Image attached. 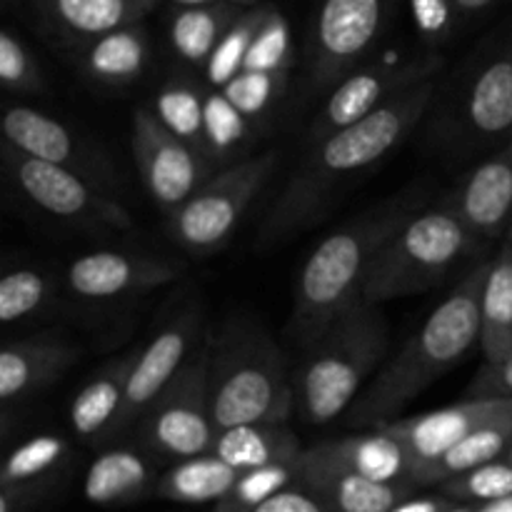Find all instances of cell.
Here are the masks:
<instances>
[{
  "instance_id": "obj_1",
  "label": "cell",
  "mask_w": 512,
  "mask_h": 512,
  "mask_svg": "<svg viewBox=\"0 0 512 512\" xmlns=\"http://www.w3.org/2000/svg\"><path fill=\"white\" fill-rule=\"evenodd\" d=\"M438 80H425L385 103L360 123L323 135L313 145L265 218L260 240L275 243L305 228L325 208L335 190L353 175L378 165L428 113Z\"/></svg>"
},
{
  "instance_id": "obj_2",
  "label": "cell",
  "mask_w": 512,
  "mask_h": 512,
  "mask_svg": "<svg viewBox=\"0 0 512 512\" xmlns=\"http://www.w3.org/2000/svg\"><path fill=\"white\" fill-rule=\"evenodd\" d=\"M488 263L475 268L463 283L430 313L423 328L403 345L398 355L378 373L348 413L358 428H385L420 398L440 375L460 363L480 343V295Z\"/></svg>"
},
{
  "instance_id": "obj_3",
  "label": "cell",
  "mask_w": 512,
  "mask_h": 512,
  "mask_svg": "<svg viewBox=\"0 0 512 512\" xmlns=\"http://www.w3.org/2000/svg\"><path fill=\"white\" fill-rule=\"evenodd\" d=\"M413 215L415 200H395L350 220L310 253L295 283L288 323L300 348H310L363 300L375 260Z\"/></svg>"
},
{
  "instance_id": "obj_4",
  "label": "cell",
  "mask_w": 512,
  "mask_h": 512,
  "mask_svg": "<svg viewBox=\"0 0 512 512\" xmlns=\"http://www.w3.org/2000/svg\"><path fill=\"white\" fill-rule=\"evenodd\" d=\"M388 338L380 305L360 300L305 348L293 375L295 410L310 425H325L353 408L363 383L383 363Z\"/></svg>"
},
{
  "instance_id": "obj_5",
  "label": "cell",
  "mask_w": 512,
  "mask_h": 512,
  "mask_svg": "<svg viewBox=\"0 0 512 512\" xmlns=\"http://www.w3.org/2000/svg\"><path fill=\"white\" fill-rule=\"evenodd\" d=\"M210 345V405L218 433L250 423H288L295 385L278 345L250 323H233Z\"/></svg>"
},
{
  "instance_id": "obj_6",
  "label": "cell",
  "mask_w": 512,
  "mask_h": 512,
  "mask_svg": "<svg viewBox=\"0 0 512 512\" xmlns=\"http://www.w3.org/2000/svg\"><path fill=\"white\" fill-rule=\"evenodd\" d=\"M475 243L478 238L445 205L415 213L375 260L363 300L380 305L435 288Z\"/></svg>"
},
{
  "instance_id": "obj_7",
  "label": "cell",
  "mask_w": 512,
  "mask_h": 512,
  "mask_svg": "<svg viewBox=\"0 0 512 512\" xmlns=\"http://www.w3.org/2000/svg\"><path fill=\"white\" fill-rule=\"evenodd\" d=\"M210 353V343L193 350L173 383L140 418L143 445L155 458L180 463L213 450L218 425L210 405Z\"/></svg>"
},
{
  "instance_id": "obj_8",
  "label": "cell",
  "mask_w": 512,
  "mask_h": 512,
  "mask_svg": "<svg viewBox=\"0 0 512 512\" xmlns=\"http://www.w3.org/2000/svg\"><path fill=\"white\" fill-rule=\"evenodd\" d=\"M275 163L278 153L270 150L205 180L193 198L170 213V233L175 243L193 255H208L223 248L253 205L255 195L273 175Z\"/></svg>"
},
{
  "instance_id": "obj_9",
  "label": "cell",
  "mask_w": 512,
  "mask_h": 512,
  "mask_svg": "<svg viewBox=\"0 0 512 512\" xmlns=\"http://www.w3.org/2000/svg\"><path fill=\"white\" fill-rule=\"evenodd\" d=\"M3 158L18 188L45 213L73 223L98 225V228H133V218L125 205L115 200V195L85 180L83 175L30 158L8 143H3Z\"/></svg>"
},
{
  "instance_id": "obj_10",
  "label": "cell",
  "mask_w": 512,
  "mask_h": 512,
  "mask_svg": "<svg viewBox=\"0 0 512 512\" xmlns=\"http://www.w3.org/2000/svg\"><path fill=\"white\" fill-rule=\"evenodd\" d=\"M390 0H323L310 38V75L335 88L358 70L388 23Z\"/></svg>"
},
{
  "instance_id": "obj_11",
  "label": "cell",
  "mask_w": 512,
  "mask_h": 512,
  "mask_svg": "<svg viewBox=\"0 0 512 512\" xmlns=\"http://www.w3.org/2000/svg\"><path fill=\"white\" fill-rule=\"evenodd\" d=\"M130 145L145 190L168 215L208 180V155L170 133L153 110H135Z\"/></svg>"
},
{
  "instance_id": "obj_12",
  "label": "cell",
  "mask_w": 512,
  "mask_h": 512,
  "mask_svg": "<svg viewBox=\"0 0 512 512\" xmlns=\"http://www.w3.org/2000/svg\"><path fill=\"white\" fill-rule=\"evenodd\" d=\"M3 143L13 145L30 158L73 170L110 195L120 188L113 160L103 150L78 138L63 120L38 108L10 105L3 115Z\"/></svg>"
},
{
  "instance_id": "obj_13",
  "label": "cell",
  "mask_w": 512,
  "mask_h": 512,
  "mask_svg": "<svg viewBox=\"0 0 512 512\" xmlns=\"http://www.w3.org/2000/svg\"><path fill=\"white\" fill-rule=\"evenodd\" d=\"M440 65L443 63L435 55H428V58L418 55L410 60H383V63L358 68L333 88L328 103L323 105L315 120V133L323 138L335 130L360 123L405 90L438 78Z\"/></svg>"
},
{
  "instance_id": "obj_14",
  "label": "cell",
  "mask_w": 512,
  "mask_h": 512,
  "mask_svg": "<svg viewBox=\"0 0 512 512\" xmlns=\"http://www.w3.org/2000/svg\"><path fill=\"white\" fill-rule=\"evenodd\" d=\"M180 273L183 265L178 260L125 250H95L70 263L65 283L75 298L103 303L158 290L178 280Z\"/></svg>"
},
{
  "instance_id": "obj_15",
  "label": "cell",
  "mask_w": 512,
  "mask_h": 512,
  "mask_svg": "<svg viewBox=\"0 0 512 512\" xmlns=\"http://www.w3.org/2000/svg\"><path fill=\"white\" fill-rule=\"evenodd\" d=\"M512 418V400H463L450 408L433 410V413L415 415V418L395 420L385 425L390 435L408 448L413 458V480L418 485L420 475L438 463L448 450L463 443L475 430L493 425L498 420Z\"/></svg>"
},
{
  "instance_id": "obj_16",
  "label": "cell",
  "mask_w": 512,
  "mask_h": 512,
  "mask_svg": "<svg viewBox=\"0 0 512 512\" xmlns=\"http://www.w3.org/2000/svg\"><path fill=\"white\" fill-rule=\"evenodd\" d=\"M198 330L200 315L195 310H183L170 323H165L148 345L138 350V358H135L133 370H130L128 395H125L118 435L125 433L130 425L140 423L145 410L160 398V393L183 370V365L193 355Z\"/></svg>"
},
{
  "instance_id": "obj_17",
  "label": "cell",
  "mask_w": 512,
  "mask_h": 512,
  "mask_svg": "<svg viewBox=\"0 0 512 512\" xmlns=\"http://www.w3.org/2000/svg\"><path fill=\"white\" fill-rule=\"evenodd\" d=\"M295 485L330 512H390L413 498V485L375 483L325 453L323 445L303 450L295 463Z\"/></svg>"
},
{
  "instance_id": "obj_18",
  "label": "cell",
  "mask_w": 512,
  "mask_h": 512,
  "mask_svg": "<svg viewBox=\"0 0 512 512\" xmlns=\"http://www.w3.org/2000/svg\"><path fill=\"white\" fill-rule=\"evenodd\" d=\"M443 205L478 240L498 235L512 218L510 155L503 153L470 170Z\"/></svg>"
},
{
  "instance_id": "obj_19",
  "label": "cell",
  "mask_w": 512,
  "mask_h": 512,
  "mask_svg": "<svg viewBox=\"0 0 512 512\" xmlns=\"http://www.w3.org/2000/svg\"><path fill=\"white\" fill-rule=\"evenodd\" d=\"M78 353L73 343L53 335L8 343L0 353V400L20 403L45 390L78 360Z\"/></svg>"
},
{
  "instance_id": "obj_20",
  "label": "cell",
  "mask_w": 512,
  "mask_h": 512,
  "mask_svg": "<svg viewBox=\"0 0 512 512\" xmlns=\"http://www.w3.org/2000/svg\"><path fill=\"white\" fill-rule=\"evenodd\" d=\"M135 358H138V350L120 355L75 395L73 405H70V425L80 440L98 445L118 438V425L123 418Z\"/></svg>"
},
{
  "instance_id": "obj_21",
  "label": "cell",
  "mask_w": 512,
  "mask_h": 512,
  "mask_svg": "<svg viewBox=\"0 0 512 512\" xmlns=\"http://www.w3.org/2000/svg\"><path fill=\"white\" fill-rule=\"evenodd\" d=\"M160 0H40L43 18L53 30L75 43L138 25Z\"/></svg>"
},
{
  "instance_id": "obj_22",
  "label": "cell",
  "mask_w": 512,
  "mask_h": 512,
  "mask_svg": "<svg viewBox=\"0 0 512 512\" xmlns=\"http://www.w3.org/2000/svg\"><path fill=\"white\" fill-rule=\"evenodd\" d=\"M158 470L148 453L113 448L100 453L85 473V500L98 508H115L145 498L158 488Z\"/></svg>"
},
{
  "instance_id": "obj_23",
  "label": "cell",
  "mask_w": 512,
  "mask_h": 512,
  "mask_svg": "<svg viewBox=\"0 0 512 512\" xmlns=\"http://www.w3.org/2000/svg\"><path fill=\"white\" fill-rule=\"evenodd\" d=\"M65 460L68 443L58 435H35L18 445L0 473V512H23Z\"/></svg>"
},
{
  "instance_id": "obj_24",
  "label": "cell",
  "mask_w": 512,
  "mask_h": 512,
  "mask_svg": "<svg viewBox=\"0 0 512 512\" xmlns=\"http://www.w3.org/2000/svg\"><path fill=\"white\" fill-rule=\"evenodd\" d=\"M210 453L238 473H250L268 465H295L303 448L285 423H250L220 430Z\"/></svg>"
},
{
  "instance_id": "obj_25",
  "label": "cell",
  "mask_w": 512,
  "mask_h": 512,
  "mask_svg": "<svg viewBox=\"0 0 512 512\" xmlns=\"http://www.w3.org/2000/svg\"><path fill=\"white\" fill-rule=\"evenodd\" d=\"M320 445L338 463L355 470L363 478L375 480V483L415 485V465L408 448L385 428H375L373 433L350 435V438L328 440V443Z\"/></svg>"
},
{
  "instance_id": "obj_26",
  "label": "cell",
  "mask_w": 512,
  "mask_h": 512,
  "mask_svg": "<svg viewBox=\"0 0 512 512\" xmlns=\"http://www.w3.org/2000/svg\"><path fill=\"white\" fill-rule=\"evenodd\" d=\"M470 128L483 138L512 130V38L495 50L473 78L465 100Z\"/></svg>"
},
{
  "instance_id": "obj_27",
  "label": "cell",
  "mask_w": 512,
  "mask_h": 512,
  "mask_svg": "<svg viewBox=\"0 0 512 512\" xmlns=\"http://www.w3.org/2000/svg\"><path fill=\"white\" fill-rule=\"evenodd\" d=\"M150 60L148 35L140 25L120 28L83 45L80 65L93 80L103 85H130L143 75Z\"/></svg>"
},
{
  "instance_id": "obj_28",
  "label": "cell",
  "mask_w": 512,
  "mask_h": 512,
  "mask_svg": "<svg viewBox=\"0 0 512 512\" xmlns=\"http://www.w3.org/2000/svg\"><path fill=\"white\" fill-rule=\"evenodd\" d=\"M480 348L485 363L512 355V248L508 243L488 263L480 295Z\"/></svg>"
},
{
  "instance_id": "obj_29",
  "label": "cell",
  "mask_w": 512,
  "mask_h": 512,
  "mask_svg": "<svg viewBox=\"0 0 512 512\" xmlns=\"http://www.w3.org/2000/svg\"><path fill=\"white\" fill-rule=\"evenodd\" d=\"M243 473L230 468L213 453L200 458L180 460L165 475H160L155 493L163 500L180 505H205L220 503L233 490Z\"/></svg>"
},
{
  "instance_id": "obj_30",
  "label": "cell",
  "mask_w": 512,
  "mask_h": 512,
  "mask_svg": "<svg viewBox=\"0 0 512 512\" xmlns=\"http://www.w3.org/2000/svg\"><path fill=\"white\" fill-rule=\"evenodd\" d=\"M240 15H243V10L228 0L180 8L170 23V43L183 60L205 65Z\"/></svg>"
},
{
  "instance_id": "obj_31",
  "label": "cell",
  "mask_w": 512,
  "mask_h": 512,
  "mask_svg": "<svg viewBox=\"0 0 512 512\" xmlns=\"http://www.w3.org/2000/svg\"><path fill=\"white\" fill-rule=\"evenodd\" d=\"M512 445V418L498 420L493 425L475 430L470 438L455 445L453 450L443 455L435 465H430L423 475H420L418 485H435L448 483V480L460 478V475L470 473V470L480 468V465L495 463L505 448Z\"/></svg>"
},
{
  "instance_id": "obj_32",
  "label": "cell",
  "mask_w": 512,
  "mask_h": 512,
  "mask_svg": "<svg viewBox=\"0 0 512 512\" xmlns=\"http://www.w3.org/2000/svg\"><path fill=\"white\" fill-rule=\"evenodd\" d=\"M273 5H255V8L243 10L238 20H235L233 28L223 35V40L218 43L215 53L210 55V60L205 63V75H208V83L215 88H223L238 73H243L245 58L250 53V45H253L255 35L263 28L265 18L270 15Z\"/></svg>"
},
{
  "instance_id": "obj_33",
  "label": "cell",
  "mask_w": 512,
  "mask_h": 512,
  "mask_svg": "<svg viewBox=\"0 0 512 512\" xmlns=\"http://www.w3.org/2000/svg\"><path fill=\"white\" fill-rule=\"evenodd\" d=\"M153 113L165 128L193 148L203 150V120H205V98L188 83L163 85L155 95Z\"/></svg>"
},
{
  "instance_id": "obj_34",
  "label": "cell",
  "mask_w": 512,
  "mask_h": 512,
  "mask_svg": "<svg viewBox=\"0 0 512 512\" xmlns=\"http://www.w3.org/2000/svg\"><path fill=\"white\" fill-rule=\"evenodd\" d=\"M250 120L220 90L205 95L203 148L208 160H225L248 140Z\"/></svg>"
},
{
  "instance_id": "obj_35",
  "label": "cell",
  "mask_w": 512,
  "mask_h": 512,
  "mask_svg": "<svg viewBox=\"0 0 512 512\" xmlns=\"http://www.w3.org/2000/svg\"><path fill=\"white\" fill-rule=\"evenodd\" d=\"M295 485V465H268L250 470L238 478L228 495L213 505L210 512H253L270 498Z\"/></svg>"
},
{
  "instance_id": "obj_36",
  "label": "cell",
  "mask_w": 512,
  "mask_h": 512,
  "mask_svg": "<svg viewBox=\"0 0 512 512\" xmlns=\"http://www.w3.org/2000/svg\"><path fill=\"white\" fill-rule=\"evenodd\" d=\"M53 295V280L40 270L20 268L0 280V320L18 323L43 308Z\"/></svg>"
},
{
  "instance_id": "obj_37",
  "label": "cell",
  "mask_w": 512,
  "mask_h": 512,
  "mask_svg": "<svg viewBox=\"0 0 512 512\" xmlns=\"http://www.w3.org/2000/svg\"><path fill=\"white\" fill-rule=\"evenodd\" d=\"M293 65V38H290V25L280 10H270L263 28L255 35L250 53L245 58L243 70L255 73H285Z\"/></svg>"
},
{
  "instance_id": "obj_38",
  "label": "cell",
  "mask_w": 512,
  "mask_h": 512,
  "mask_svg": "<svg viewBox=\"0 0 512 512\" xmlns=\"http://www.w3.org/2000/svg\"><path fill=\"white\" fill-rule=\"evenodd\" d=\"M285 73H255V70H243L235 75L228 85L220 88V93L240 110L248 120L260 118L268 113L270 105L278 100L285 88Z\"/></svg>"
},
{
  "instance_id": "obj_39",
  "label": "cell",
  "mask_w": 512,
  "mask_h": 512,
  "mask_svg": "<svg viewBox=\"0 0 512 512\" xmlns=\"http://www.w3.org/2000/svg\"><path fill=\"white\" fill-rule=\"evenodd\" d=\"M445 493L450 498L475 500V503H495V500L512 495V465L510 463H488L470 473L460 475L445 483Z\"/></svg>"
},
{
  "instance_id": "obj_40",
  "label": "cell",
  "mask_w": 512,
  "mask_h": 512,
  "mask_svg": "<svg viewBox=\"0 0 512 512\" xmlns=\"http://www.w3.org/2000/svg\"><path fill=\"white\" fill-rule=\"evenodd\" d=\"M0 83L10 93H38L43 88V73L25 48L23 40L10 30L0 33Z\"/></svg>"
},
{
  "instance_id": "obj_41",
  "label": "cell",
  "mask_w": 512,
  "mask_h": 512,
  "mask_svg": "<svg viewBox=\"0 0 512 512\" xmlns=\"http://www.w3.org/2000/svg\"><path fill=\"white\" fill-rule=\"evenodd\" d=\"M410 15H413L415 30L425 43H443L450 38L458 18L455 0H408Z\"/></svg>"
},
{
  "instance_id": "obj_42",
  "label": "cell",
  "mask_w": 512,
  "mask_h": 512,
  "mask_svg": "<svg viewBox=\"0 0 512 512\" xmlns=\"http://www.w3.org/2000/svg\"><path fill=\"white\" fill-rule=\"evenodd\" d=\"M468 398L512 400V355L498 360V363H485V368L470 385Z\"/></svg>"
},
{
  "instance_id": "obj_43",
  "label": "cell",
  "mask_w": 512,
  "mask_h": 512,
  "mask_svg": "<svg viewBox=\"0 0 512 512\" xmlns=\"http://www.w3.org/2000/svg\"><path fill=\"white\" fill-rule=\"evenodd\" d=\"M253 512H330L320 500H315L313 495L305 493L298 485H290L288 490L278 493L275 498H270L268 503H263Z\"/></svg>"
},
{
  "instance_id": "obj_44",
  "label": "cell",
  "mask_w": 512,
  "mask_h": 512,
  "mask_svg": "<svg viewBox=\"0 0 512 512\" xmlns=\"http://www.w3.org/2000/svg\"><path fill=\"white\" fill-rule=\"evenodd\" d=\"M450 508H453V503L443 498H408L390 512H445Z\"/></svg>"
},
{
  "instance_id": "obj_45",
  "label": "cell",
  "mask_w": 512,
  "mask_h": 512,
  "mask_svg": "<svg viewBox=\"0 0 512 512\" xmlns=\"http://www.w3.org/2000/svg\"><path fill=\"white\" fill-rule=\"evenodd\" d=\"M498 3L500 0H455V5H458V13L470 15V18L488 13V10L495 8Z\"/></svg>"
},
{
  "instance_id": "obj_46",
  "label": "cell",
  "mask_w": 512,
  "mask_h": 512,
  "mask_svg": "<svg viewBox=\"0 0 512 512\" xmlns=\"http://www.w3.org/2000/svg\"><path fill=\"white\" fill-rule=\"evenodd\" d=\"M478 512H512V495H510V498L495 500V503L480 505Z\"/></svg>"
},
{
  "instance_id": "obj_47",
  "label": "cell",
  "mask_w": 512,
  "mask_h": 512,
  "mask_svg": "<svg viewBox=\"0 0 512 512\" xmlns=\"http://www.w3.org/2000/svg\"><path fill=\"white\" fill-rule=\"evenodd\" d=\"M175 3H178L180 8H195V5H208L215 3V0H175Z\"/></svg>"
},
{
  "instance_id": "obj_48",
  "label": "cell",
  "mask_w": 512,
  "mask_h": 512,
  "mask_svg": "<svg viewBox=\"0 0 512 512\" xmlns=\"http://www.w3.org/2000/svg\"><path fill=\"white\" fill-rule=\"evenodd\" d=\"M228 3L238 5V8H255V3H258V0H228Z\"/></svg>"
},
{
  "instance_id": "obj_49",
  "label": "cell",
  "mask_w": 512,
  "mask_h": 512,
  "mask_svg": "<svg viewBox=\"0 0 512 512\" xmlns=\"http://www.w3.org/2000/svg\"><path fill=\"white\" fill-rule=\"evenodd\" d=\"M445 512H478V510H475V508H468V505H453V508L445 510Z\"/></svg>"
},
{
  "instance_id": "obj_50",
  "label": "cell",
  "mask_w": 512,
  "mask_h": 512,
  "mask_svg": "<svg viewBox=\"0 0 512 512\" xmlns=\"http://www.w3.org/2000/svg\"><path fill=\"white\" fill-rule=\"evenodd\" d=\"M505 243H508L510 248H512V225H510V235H508V240H505Z\"/></svg>"
},
{
  "instance_id": "obj_51",
  "label": "cell",
  "mask_w": 512,
  "mask_h": 512,
  "mask_svg": "<svg viewBox=\"0 0 512 512\" xmlns=\"http://www.w3.org/2000/svg\"><path fill=\"white\" fill-rule=\"evenodd\" d=\"M505 153H508L510 158H512V140H510V145H508V150H505Z\"/></svg>"
},
{
  "instance_id": "obj_52",
  "label": "cell",
  "mask_w": 512,
  "mask_h": 512,
  "mask_svg": "<svg viewBox=\"0 0 512 512\" xmlns=\"http://www.w3.org/2000/svg\"><path fill=\"white\" fill-rule=\"evenodd\" d=\"M510 465H512V453H510Z\"/></svg>"
}]
</instances>
